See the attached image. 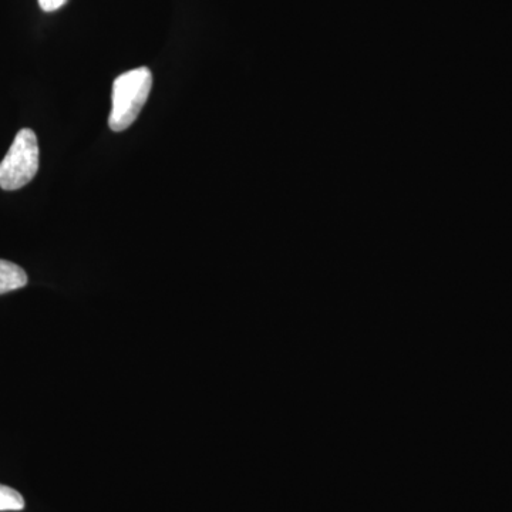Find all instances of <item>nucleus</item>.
<instances>
[{
	"label": "nucleus",
	"mask_w": 512,
	"mask_h": 512,
	"mask_svg": "<svg viewBox=\"0 0 512 512\" xmlns=\"http://www.w3.org/2000/svg\"><path fill=\"white\" fill-rule=\"evenodd\" d=\"M153 87V74L147 67H138L121 74L113 84V107L109 117L111 130H127L146 106Z\"/></svg>",
	"instance_id": "nucleus-1"
},
{
	"label": "nucleus",
	"mask_w": 512,
	"mask_h": 512,
	"mask_svg": "<svg viewBox=\"0 0 512 512\" xmlns=\"http://www.w3.org/2000/svg\"><path fill=\"white\" fill-rule=\"evenodd\" d=\"M39 170V144L35 131L23 128L16 134L8 154L0 163V188L16 191L35 178Z\"/></svg>",
	"instance_id": "nucleus-2"
},
{
	"label": "nucleus",
	"mask_w": 512,
	"mask_h": 512,
	"mask_svg": "<svg viewBox=\"0 0 512 512\" xmlns=\"http://www.w3.org/2000/svg\"><path fill=\"white\" fill-rule=\"evenodd\" d=\"M28 284V275L13 262L0 259V295L16 291Z\"/></svg>",
	"instance_id": "nucleus-3"
},
{
	"label": "nucleus",
	"mask_w": 512,
	"mask_h": 512,
	"mask_svg": "<svg viewBox=\"0 0 512 512\" xmlns=\"http://www.w3.org/2000/svg\"><path fill=\"white\" fill-rule=\"evenodd\" d=\"M25 508V500L22 494L8 485L0 484V511H22Z\"/></svg>",
	"instance_id": "nucleus-4"
},
{
	"label": "nucleus",
	"mask_w": 512,
	"mask_h": 512,
	"mask_svg": "<svg viewBox=\"0 0 512 512\" xmlns=\"http://www.w3.org/2000/svg\"><path fill=\"white\" fill-rule=\"evenodd\" d=\"M69 0H39V6L45 12H55L66 5Z\"/></svg>",
	"instance_id": "nucleus-5"
}]
</instances>
